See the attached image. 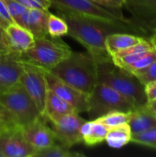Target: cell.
<instances>
[{
  "instance_id": "22",
  "label": "cell",
  "mask_w": 156,
  "mask_h": 157,
  "mask_svg": "<svg viewBox=\"0 0 156 157\" xmlns=\"http://www.w3.org/2000/svg\"><path fill=\"white\" fill-rule=\"evenodd\" d=\"M48 34L51 37H62L68 34V25L60 15L50 13L47 22Z\"/></svg>"
},
{
  "instance_id": "35",
  "label": "cell",
  "mask_w": 156,
  "mask_h": 157,
  "mask_svg": "<svg viewBox=\"0 0 156 157\" xmlns=\"http://www.w3.org/2000/svg\"><path fill=\"white\" fill-rule=\"evenodd\" d=\"M146 26H148L154 32H156V18H153L145 22Z\"/></svg>"
},
{
  "instance_id": "30",
  "label": "cell",
  "mask_w": 156,
  "mask_h": 157,
  "mask_svg": "<svg viewBox=\"0 0 156 157\" xmlns=\"http://www.w3.org/2000/svg\"><path fill=\"white\" fill-rule=\"evenodd\" d=\"M91 1L109 9L120 10L121 7L125 6L127 0H91Z\"/></svg>"
},
{
  "instance_id": "5",
  "label": "cell",
  "mask_w": 156,
  "mask_h": 157,
  "mask_svg": "<svg viewBox=\"0 0 156 157\" xmlns=\"http://www.w3.org/2000/svg\"><path fill=\"white\" fill-rule=\"evenodd\" d=\"M0 104L9 112L15 123L21 127L42 116L19 83L0 93Z\"/></svg>"
},
{
  "instance_id": "23",
  "label": "cell",
  "mask_w": 156,
  "mask_h": 157,
  "mask_svg": "<svg viewBox=\"0 0 156 157\" xmlns=\"http://www.w3.org/2000/svg\"><path fill=\"white\" fill-rule=\"evenodd\" d=\"M154 61H156V48L154 46V48L145 52L135 62H133L131 64L127 66L125 70H127L132 75H136L142 72L143 70H144L145 68H147Z\"/></svg>"
},
{
  "instance_id": "3",
  "label": "cell",
  "mask_w": 156,
  "mask_h": 157,
  "mask_svg": "<svg viewBox=\"0 0 156 157\" xmlns=\"http://www.w3.org/2000/svg\"><path fill=\"white\" fill-rule=\"evenodd\" d=\"M96 62L97 82L104 83L120 93L131 101L135 108L147 104L144 86L134 75L116 65L111 58Z\"/></svg>"
},
{
  "instance_id": "17",
  "label": "cell",
  "mask_w": 156,
  "mask_h": 157,
  "mask_svg": "<svg viewBox=\"0 0 156 157\" xmlns=\"http://www.w3.org/2000/svg\"><path fill=\"white\" fill-rule=\"evenodd\" d=\"M73 112H76V111L68 102H66L64 99L57 96L52 91L48 90L46 100H45L44 110L42 113V116L47 121L51 122L64 115Z\"/></svg>"
},
{
  "instance_id": "19",
  "label": "cell",
  "mask_w": 156,
  "mask_h": 157,
  "mask_svg": "<svg viewBox=\"0 0 156 157\" xmlns=\"http://www.w3.org/2000/svg\"><path fill=\"white\" fill-rule=\"evenodd\" d=\"M143 38L126 32H115L109 34L105 41L106 50L110 57L135 45Z\"/></svg>"
},
{
  "instance_id": "38",
  "label": "cell",
  "mask_w": 156,
  "mask_h": 157,
  "mask_svg": "<svg viewBox=\"0 0 156 157\" xmlns=\"http://www.w3.org/2000/svg\"><path fill=\"white\" fill-rule=\"evenodd\" d=\"M6 87L2 85V83L0 82V93H1V92H3V91H4V90H6Z\"/></svg>"
},
{
  "instance_id": "12",
  "label": "cell",
  "mask_w": 156,
  "mask_h": 157,
  "mask_svg": "<svg viewBox=\"0 0 156 157\" xmlns=\"http://www.w3.org/2000/svg\"><path fill=\"white\" fill-rule=\"evenodd\" d=\"M21 128L25 139L35 149L36 153L51 146L57 142L52 129L47 125L46 119L43 116Z\"/></svg>"
},
{
  "instance_id": "24",
  "label": "cell",
  "mask_w": 156,
  "mask_h": 157,
  "mask_svg": "<svg viewBox=\"0 0 156 157\" xmlns=\"http://www.w3.org/2000/svg\"><path fill=\"white\" fill-rule=\"evenodd\" d=\"M84 156V154L71 152L69 148L63 146L62 144H52L51 146L39 151L34 157H77Z\"/></svg>"
},
{
  "instance_id": "9",
  "label": "cell",
  "mask_w": 156,
  "mask_h": 157,
  "mask_svg": "<svg viewBox=\"0 0 156 157\" xmlns=\"http://www.w3.org/2000/svg\"><path fill=\"white\" fill-rule=\"evenodd\" d=\"M22 62L24 69L19 80V84L24 87L42 115L47 93L49 90L44 75V70L29 63L24 61Z\"/></svg>"
},
{
  "instance_id": "29",
  "label": "cell",
  "mask_w": 156,
  "mask_h": 157,
  "mask_svg": "<svg viewBox=\"0 0 156 157\" xmlns=\"http://www.w3.org/2000/svg\"><path fill=\"white\" fill-rule=\"evenodd\" d=\"M27 8L38 7L43 9H49L51 6L50 0H16Z\"/></svg>"
},
{
  "instance_id": "33",
  "label": "cell",
  "mask_w": 156,
  "mask_h": 157,
  "mask_svg": "<svg viewBox=\"0 0 156 157\" xmlns=\"http://www.w3.org/2000/svg\"><path fill=\"white\" fill-rule=\"evenodd\" d=\"M15 123L9 112L0 104V128Z\"/></svg>"
},
{
  "instance_id": "16",
  "label": "cell",
  "mask_w": 156,
  "mask_h": 157,
  "mask_svg": "<svg viewBox=\"0 0 156 157\" xmlns=\"http://www.w3.org/2000/svg\"><path fill=\"white\" fill-rule=\"evenodd\" d=\"M128 124L131 136L143 132L156 125V115L146 105L138 107L129 111Z\"/></svg>"
},
{
  "instance_id": "39",
  "label": "cell",
  "mask_w": 156,
  "mask_h": 157,
  "mask_svg": "<svg viewBox=\"0 0 156 157\" xmlns=\"http://www.w3.org/2000/svg\"><path fill=\"white\" fill-rule=\"evenodd\" d=\"M0 157H3L2 156V154H1V152H0Z\"/></svg>"
},
{
  "instance_id": "21",
  "label": "cell",
  "mask_w": 156,
  "mask_h": 157,
  "mask_svg": "<svg viewBox=\"0 0 156 157\" xmlns=\"http://www.w3.org/2000/svg\"><path fill=\"white\" fill-rule=\"evenodd\" d=\"M125 6L145 22L156 18V0H127Z\"/></svg>"
},
{
  "instance_id": "18",
  "label": "cell",
  "mask_w": 156,
  "mask_h": 157,
  "mask_svg": "<svg viewBox=\"0 0 156 157\" xmlns=\"http://www.w3.org/2000/svg\"><path fill=\"white\" fill-rule=\"evenodd\" d=\"M108 129L97 119L85 121L80 129L82 142L87 146H94L106 140Z\"/></svg>"
},
{
  "instance_id": "7",
  "label": "cell",
  "mask_w": 156,
  "mask_h": 157,
  "mask_svg": "<svg viewBox=\"0 0 156 157\" xmlns=\"http://www.w3.org/2000/svg\"><path fill=\"white\" fill-rule=\"evenodd\" d=\"M58 11L100 18L112 22H126L119 10L109 9L91 0H50Z\"/></svg>"
},
{
  "instance_id": "28",
  "label": "cell",
  "mask_w": 156,
  "mask_h": 157,
  "mask_svg": "<svg viewBox=\"0 0 156 157\" xmlns=\"http://www.w3.org/2000/svg\"><path fill=\"white\" fill-rule=\"evenodd\" d=\"M134 75L139 79V81L143 86L150 82L156 81V61H154L152 64H150L147 68Z\"/></svg>"
},
{
  "instance_id": "14",
  "label": "cell",
  "mask_w": 156,
  "mask_h": 157,
  "mask_svg": "<svg viewBox=\"0 0 156 157\" xmlns=\"http://www.w3.org/2000/svg\"><path fill=\"white\" fill-rule=\"evenodd\" d=\"M49 15V9L38 7L27 8L17 24L27 29L32 33L35 40H38L49 35L47 29Z\"/></svg>"
},
{
  "instance_id": "36",
  "label": "cell",
  "mask_w": 156,
  "mask_h": 157,
  "mask_svg": "<svg viewBox=\"0 0 156 157\" xmlns=\"http://www.w3.org/2000/svg\"><path fill=\"white\" fill-rule=\"evenodd\" d=\"M147 106L150 108V109L156 115V100L153 101V102H150V103H147Z\"/></svg>"
},
{
  "instance_id": "15",
  "label": "cell",
  "mask_w": 156,
  "mask_h": 157,
  "mask_svg": "<svg viewBox=\"0 0 156 157\" xmlns=\"http://www.w3.org/2000/svg\"><path fill=\"white\" fill-rule=\"evenodd\" d=\"M5 32L10 52L18 54L31 48L35 38L31 32L16 22H12L5 28Z\"/></svg>"
},
{
  "instance_id": "1",
  "label": "cell",
  "mask_w": 156,
  "mask_h": 157,
  "mask_svg": "<svg viewBox=\"0 0 156 157\" xmlns=\"http://www.w3.org/2000/svg\"><path fill=\"white\" fill-rule=\"evenodd\" d=\"M68 25V34L84 45L96 61L111 58L106 50L107 37L115 32L127 31L124 22H112L100 18L58 11Z\"/></svg>"
},
{
  "instance_id": "13",
  "label": "cell",
  "mask_w": 156,
  "mask_h": 157,
  "mask_svg": "<svg viewBox=\"0 0 156 157\" xmlns=\"http://www.w3.org/2000/svg\"><path fill=\"white\" fill-rule=\"evenodd\" d=\"M23 69L20 54L12 52L0 54V82L6 88L19 83Z\"/></svg>"
},
{
  "instance_id": "11",
  "label": "cell",
  "mask_w": 156,
  "mask_h": 157,
  "mask_svg": "<svg viewBox=\"0 0 156 157\" xmlns=\"http://www.w3.org/2000/svg\"><path fill=\"white\" fill-rule=\"evenodd\" d=\"M48 89L68 102L78 113L86 112L88 109V95L66 84L50 71L44 70Z\"/></svg>"
},
{
  "instance_id": "4",
  "label": "cell",
  "mask_w": 156,
  "mask_h": 157,
  "mask_svg": "<svg viewBox=\"0 0 156 157\" xmlns=\"http://www.w3.org/2000/svg\"><path fill=\"white\" fill-rule=\"evenodd\" d=\"M72 50L60 37L47 35L35 40L31 48L20 54L21 60L43 70L51 71L60 62L65 59Z\"/></svg>"
},
{
  "instance_id": "25",
  "label": "cell",
  "mask_w": 156,
  "mask_h": 157,
  "mask_svg": "<svg viewBox=\"0 0 156 157\" xmlns=\"http://www.w3.org/2000/svg\"><path fill=\"white\" fill-rule=\"evenodd\" d=\"M128 118H129V112L116 110V111L108 112L97 118V120L101 121L108 129H111L128 123Z\"/></svg>"
},
{
  "instance_id": "27",
  "label": "cell",
  "mask_w": 156,
  "mask_h": 157,
  "mask_svg": "<svg viewBox=\"0 0 156 157\" xmlns=\"http://www.w3.org/2000/svg\"><path fill=\"white\" fill-rule=\"evenodd\" d=\"M10 17H12L13 21L16 23H18L20 17L26 11L27 7L18 3L16 0H3Z\"/></svg>"
},
{
  "instance_id": "26",
  "label": "cell",
  "mask_w": 156,
  "mask_h": 157,
  "mask_svg": "<svg viewBox=\"0 0 156 157\" xmlns=\"http://www.w3.org/2000/svg\"><path fill=\"white\" fill-rule=\"evenodd\" d=\"M131 143L148 146L156 150V125L143 132L132 135Z\"/></svg>"
},
{
  "instance_id": "31",
  "label": "cell",
  "mask_w": 156,
  "mask_h": 157,
  "mask_svg": "<svg viewBox=\"0 0 156 157\" xmlns=\"http://www.w3.org/2000/svg\"><path fill=\"white\" fill-rule=\"evenodd\" d=\"M14 22L12 17H10L3 0H0V25L6 28L10 23Z\"/></svg>"
},
{
  "instance_id": "20",
  "label": "cell",
  "mask_w": 156,
  "mask_h": 157,
  "mask_svg": "<svg viewBox=\"0 0 156 157\" xmlns=\"http://www.w3.org/2000/svg\"><path fill=\"white\" fill-rule=\"evenodd\" d=\"M107 144L115 149H120L131 143V132L128 123L108 129L106 137Z\"/></svg>"
},
{
  "instance_id": "34",
  "label": "cell",
  "mask_w": 156,
  "mask_h": 157,
  "mask_svg": "<svg viewBox=\"0 0 156 157\" xmlns=\"http://www.w3.org/2000/svg\"><path fill=\"white\" fill-rule=\"evenodd\" d=\"M10 52L6 32H5V28L0 25V54L7 53Z\"/></svg>"
},
{
  "instance_id": "32",
  "label": "cell",
  "mask_w": 156,
  "mask_h": 157,
  "mask_svg": "<svg viewBox=\"0 0 156 157\" xmlns=\"http://www.w3.org/2000/svg\"><path fill=\"white\" fill-rule=\"evenodd\" d=\"M144 92H145L147 103L156 100V81L150 82L144 85Z\"/></svg>"
},
{
  "instance_id": "2",
  "label": "cell",
  "mask_w": 156,
  "mask_h": 157,
  "mask_svg": "<svg viewBox=\"0 0 156 157\" xmlns=\"http://www.w3.org/2000/svg\"><path fill=\"white\" fill-rule=\"evenodd\" d=\"M50 72L86 95L92 92L97 83V62L88 52L72 51Z\"/></svg>"
},
{
  "instance_id": "8",
  "label": "cell",
  "mask_w": 156,
  "mask_h": 157,
  "mask_svg": "<svg viewBox=\"0 0 156 157\" xmlns=\"http://www.w3.org/2000/svg\"><path fill=\"white\" fill-rule=\"evenodd\" d=\"M0 152L3 157H34L36 153L16 123L0 128Z\"/></svg>"
},
{
  "instance_id": "10",
  "label": "cell",
  "mask_w": 156,
  "mask_h": 157,
  "mask_svg": "<svg viewBox=\"0 0 156 157\" xmlns=\"http://www.w3.org/2000/svg\"><path fill=\"white\" fill-rule=\"evenodd\" d=\"M86 120L80 117L78 112L64 115L58 120L51 121L52 131L56 141L66 148H71L82 143L80 129Z\"/></svg>"
},
{
  "instance_id": "37",
  "label": "cell",
  "mask_w": 156,
  "mask_h": 157,
  "mask_svg": "<svg viewBox=\"0 0 156 157\" xmlns=\"http://www.w3.org/2000/svg\"><path fill=\"white\" fill-rule=\"evenodd\" d=\"M150 40H151V42L153 43V45H154V46L156 48V32H154V33L152 35V37H151Z\"/></svg>"
},
{
  "instance_id": "6",
  "label": "cell",
  "mask_w": 156,
  "mask_h": 157,
  "mask_svg": "<svg viewBox=\"0 0 156 157\" xmlns=\"http://www.w3.org/2000/svg\"><path fill=\"white\" fill-rule=\"evenodd\" d=\"M133 109L135 107L131 101L104 83L97 82L88 95V109L86 112L90 120L97 119L111 111L129 112Z\"/></svg>"
}]
</instances>
